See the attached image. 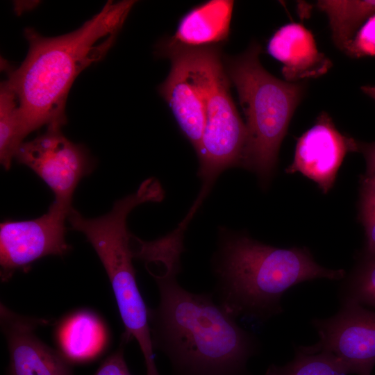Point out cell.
Wrapping results in <instances>:
<instances>
[{
	"mask_svg": "<svg viewBox=\"0 0 375 375\" xmlns=\"http://www.w3.org/2000/svg\"><path fill=\"white\" fill-rule=\"evenodd\" d=\"M183 249L160 244L144 263L159 294L149 308L153 349L162 352L178 375H238L256 350L253 333L219 304L212 293H194L178 282Z\"/></svg>",
	"mask_w": 375,
	"mask_h": 375,
	"instance_id": "6da1fadb",
	"label": "cell"
},
{
	"mask_svg": "<svg viewBox=\"0 0 375 375\" xmlns=\"http://www.w3.org/2000/svg\"><path fill=\"white\" fill-rule=\"evenodd\" d=\"M135 3L108 1L80 28L60 36L24 30L28 53L17 68L8 71L6 80L17 98L24 139L43 126L65 124L66 100L73 82L107 54Z\"/></svg>",
	"mask_w": 375,
	"mask_h": 375,
	"instance_id": "7a4b0ae2",
	"label": "cell"
},
{
	"mask_svg": "<svg viewBox=\"0 0 375 375\" xmlns=\"http://www.w3.org/2000/svg\"><path fill=\"white\" fill-rule=\"evenodd\" d=\"M213 295L232 317L265 319L281 311L292 286L316 278L341 279L343 269L317 264L303 248L274 247L244 235H224L213 260Z\"/></svg>",
	"mask_w": 375,
	"mask_h": 375,
	"instance_id": "3957f363",
	"label": "cell"
},
{
	"mask_svg": "<svg viewBox=\"0 0 375 375\" xmlns=\"http://www.w3.org/2000/svg\"><path fill=\"white\" fill-rule=\"evenodd\" d=\"M260 44L253 42L242 53L223 60L246 119L247 142L240 165L265 184L273 175L281 144L305 86L269 73L260 62Z\"/></svg>",
	"mask_w": 375,
	"mask_h": 375,
	"instance_id": "277c9868",
	"label": "cell"
},
{
	"mask_svg": "<svg viewBox=\"0 0 375 375\" xmlns=\"http://www.w3.org/2000/svg\"><path fill=\"white\" fill-rule=\"evenodd\" d=\"M221 46L190 47L164 39L156 53L178 60L198 89L205 108L206 124L199 147V176L211 188L226 169L241 165L247 128L230 92V80L221 56Z\"/></svg>",
	"mask_w": 375,
	"mask_h": 375,
	"instance_id": "5b68a950",
	"label": "cell"
},
{
	"mask_svg": "<svg viewBox=\"0 0 375 375\" xmlns=\"http://www.w3.org/2000/svg\"><path fill=\"white\" fill-rule=\"evenodd\" d=\"M136 207L131 198L115 202L108 213L97 218H85L78 212L69 224L73 230L83 233L99 258L108 276L128 343L135 340L144 357L147 375H160L153 355L149 322V308L140 292L133 265L131 235L126 219Z\"/></svg>",
	"mask_w": 375,
	"mask_h": 375,
	"instance_id": "8992f818",
	"label": "cell"
},
{
	"mask_svg": "<svg viewBox=\"0 0 375 375\" xmlns=\"http://www.w3.org/2000/svg\"><path fill=\"white\" fill-rule=\"evenodd\" d=\"M312 324L319 340L302 351L328 354L344 375L372 374L375 365V312L346 301L335 315L315 319Z\"/></svg>",
	"mask_w": 375,
	"mask_h": 375,
	"instance_id": "52a82bcc",
	"label": "cell"
},
{
	"mask_svg": "<svg viewBox=\"0 0 375 375\" xmlns=\"http://www.w3.org/2000/svg\"><path fill=\"white\" fill-rule=\"evenodd\" d=\"M72 206L54 201L43 215L29 220H6L0 225L1 278L8 281L17 271L47 256H63L69 249L65 220Z\"/></svg>",
	"mask_w": 375,
	"mask_h": 375,
	"instance_id": "ba28073f",
	"label": "cell"
},
{
	"mask_svg": "<svg viewBox=\"0 0 375 375\" xmlns=\"http://www.w3.org/2000/svg\"><path fill=\"white\" fill-rule=\"evenodd\" d=\"M60 128L47 127L44 133L23 142L15 158L48 185L55 201L72 206L76 186L90 173L92 163L85 149L68 140Z\"/></svg>",
	"mask_w": 375,
	"mask_h": 375,
	"instance_id": "9c48e42d",
	"label": "cell"
},
{
	"mask_svg": "<svg viewBox=\"0 0 375 375\" xmlns=\"http://www.w3.org/2000/svg\"><path fill=\"white\" fill-rule=\"evenodd\" d=\"M353 151H358V142L341 133L331 117L322 112L298 139L293 161L285 172H300L326 194L333 186L345 156Z\"/></svg>",
	"mask_w": 375,
	"mask_h": 375,
	"instance_id": "30bf717a",
	"label": "cell"
},
{
	"mask_svg": "<svg viewBox=\"0 0 375 375\" xmlns=\"http://www.w3.org/2000/svg\"><path fill=\"white\" fill-rule=\"evenodd\" d=\"M0 318L9 352L8 375H73L70 362L35 333L48 320L20 315L2 303Z\"/></svg>",
	"mask_w": 375,
	"mask_h": 375,
	"instance_id": "8fae6325",
	"label": "cell"
},
{
	"mask_svg": "<svg viewBox=\"0 0 375 375\" xmlns=\"http://www.w3.org/2000/svg\"><path fill=\"white\" fill-rule=\"evenodd\" d=\"M267 52L283 64L286 81L317 78L331 67V61L319 51L312 33L303 25L290 23L278 29L267 44Z\"/></svg>",
	"mask_w": 375,
	"mask_h": 375,
	"instance_id": "7c38bea8",
	"label": "cell"
},
{
	"mask_svg": "<svg viewBox=\"0 0 375 375\" xmlns=\"http://www.w3.org/2000/svg\"><path fill=\"white\" fill-rule=\"evenodd\" d=\"M169 59L171 69L159 85L158 92L169 107L180 130L197 150L205 128L204 104L182 64L175 58Z\"/></svg>",
	"mask_w": 375,
	"mask_h": 375,
	"instance_id": "4fadbf2b",
	"label": "cell"
},
{
	"mask_svg": "<svg viewBox=\"0 0 375 375\" xmlns=\"http://www.w3.org/2000/svg\"><path fill=\"white\" fill-rule=\"evenodd\" d=\"M234 1L210 0L197 5L180 19L172 43L190 47L221 46L227 41Z\"/></svg>",
	"mask_w": 375,
	"mask_h": 375,
	"instance_id": "5bb4252c",
	"label": "cell"
},
{
	"mask_svg": "<svg viewBox=\"0 0 375 375\" xmlns=\"http://www.w3.org/2000/svg\"><path fill=\"white\" fill-rule=\"evenodd\" d=\"M56 335L61 353L69 362L94 359L108 342L103 323L89 310H79L66 317L57 327Z\"/></svg>",
	"mask_w": 375,
	"mask_h": 375,
	"instance_id": "9a60e30c",
	"label": "cell"
},
{
	"mask_svg": "<svg viewBox=\"0 0 375 375\" xmlns=\"http://www.w3.org/2000/svg\"><path fill=\"white\" fill-rule=\"evenodd\" d=\"M317 7L327 15L333 42L343 51L362 25L375 14L374 0H322Z\"/></svg>",
	"mask_w": 375,
	"mask_h": 375,
	"instance_id": "2e32d148",
	"label": "cell"
},
{
	"mask_svg": "<svg viewBox=\"0 0 375 375\" xmlns=\"http://www.w3.org/2000/svg\"><path fill=\"white\" fill-rule=\"evenodd\" d=\"M23 140L17 98L4 81L0 87V162L5 169L10 168Z\"/></svg>",
	"mask_w": 375,
	"mask_h": 375,
	"instance_id": "e0dca14e",
	"label": "cell"
},
{
	"mask_svg": "<svg viewBox=\"0 0 375 375\" xmlns=\"http://www.w3.org/2000/svg\"><path fill=\"white\" fill-rule=\"evenodd\" d=\"M342 301L375 307V256H367L366 260L348 281Z\"/></svg>",
	"mask_w": 375,
	"mask_h": 375,
	"instance_id": "ac0fdd59",
	"label": "cell"
},
{
	"mask_svg": "<svg viewBox=\"0 0 375 375\" xmlns=\"http://www.w3.org/2000/svg\"><path fill=\"white\" fill-rule=\"evenodd\" d=\"M282 371L288 375H344L328 354L324 352L310 353L301 349Z\"/></svg>",
	"mask_w": 375,
	"mask_h": 375,
	"instance_id": "d6986e66",
	"label": "cell"
},
{
	"mask_svg": "<svg viewBox=\"0 0 375 375\" xmlns=\"http://www.w3.org/2000/svg\"><path fill=\"white\" fill-rule=\"evenodd\" d=\"M359 219L365 228L367 256H375V185L361 177Z\"/></svg>",
	"mask_w": 375,
	"mask_h": 375,
	"instance_id": "ffe728a7",
	"label": "cell"
},
{
	"mask_svg": "<svg viewBox=\"0 0 375 375\" xmlns=\"http://www.w3.org/2000/svg\"><path fill=\"white\" fill-rule=\"evenodd\" d=\"M344 52L353 58L375 56V14L362 25Z\"/></svg>",
	"mask_w": 375,
	"mask_h": 375,
	"instance_id": "44dd1931",
	"label": "cell"
},
{
	"mask_svg": "<svg viewBox=\"0 0 375 375\" xmlns=\"http://www.w3.org/2000/svg\"><path fill=\"white\" fill-rule=\"evenodd\" d=\"M126 344L122 338L120 347L101 363L94 375H131L124 356Z\"/></svg>",
	"mask_w": 375,
	"mask_h": 375,
	"instance_id": "7402d4cb",
	"label": "cell"
},
{
	"mask_svg": "<svg viewBox=\"0 0 375 375\" xmlns=\"http://www.w3.org/2000/svg\"><path fill=\"white\" fill-rule=\"evenodd\" d=\"M358 151H361L366 160V173L362 176L375 185V142H358Z\"/></svg>",
	"mask_w": 375,
	"mask_h": 375,
	"instance_id": "603a6c76",
	"label": "cell"
},
{
	"mask_svg": "<svg viewBox=\"0 0 375 375\" xmlns=\"http://www.w3.org/2000/svg\"><path fill=\"white\" fill-rule=\"evenodd\" d=\"M38 4H39V1H14V10L17 14L21 15L35 8Z\"/></svg>",
	"mask_w": 375,
	"mask_h": 375,
	"instance_id": "cb8c5ba5",
	"label": "cell"
},
{
	"mask_svg": "<svg viewBox=\"0 0 375 375\" xmlns=\"http://www.w3.org/2000/svg\"><path fill=\"white\" fill-rule=\"evenodd\" d=\"M360 89L363 93L375 101V85H364Z\"/></svg>",
	"mask_w": 375,
	"mask_h": 375,
	"instance_id": "d4e9b609",
	"label": "cell"
},
{
	"mask_svg": "<svg viewBox=\"0 0 375 375\" xmlns=\"http://www.w3.org/2000/svg\"><path fill=\"white\" fill-rule=\"evenodd\" d=\"M267 375H288L285 373H284L282 370L281 371H277V369H270L268 372Z\"/></svg>",
	"mask_w": 375,
	"mask_h": 375,
	"instance_id": "484cf974",
	"label": "cell"
}]
</instances>
